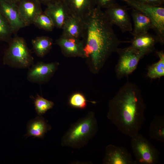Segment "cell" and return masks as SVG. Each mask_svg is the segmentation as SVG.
I'll return each instance as SVG.
<instances>
[{
    "instance_id": "obj_25",
    "label": "cell",
    "mask_w": 164,
    "mask_h": 164,
    "mask_svg": "<svg viewBox=\"0 0 164 164\" xmlns=\"http://www.w3.org/2000/svg\"><path fill=\"white\" fill-rule=\"evenodd\" d=\"M13 34L10 25L0 12V40L9 43Z\"/></svg>"
},
{
    "instance_id": "obj_28",
    "label": "cell",
    "mask_w": 164,
    "mask_h": 164,
    "mask_svg": "<svg viewBox=\"0 0 164 164\" xmlns=\"http://www.w3.org/2000/svg\"><path fill=\"white\" fill-rule=\"evenodd\" d=\"M142 3L155 6H163L164 0H137Z\"/></svg>"
},
{
    "instance_id": "obj_24",
    "label": "cell",
    "mask_w": 164,
    "mask_h": 164,
    "mask_svg": "<svg viewBox=\"0 0 164 164\" xmlns=\"http://www.w3.org/2000/svg\"><path fill=\"white\" fill-rule=\"evenodd\" d=\"M35 109L38 115H42L54 105L52 101H48L37 94L34 99Z\"/></svg>"
},
{
    "instance_id": "obj_30",
    "label": "cell",
    "mask_w": 164,
    "mask_h": 164,
    "mask_svg": "<svg viewBox=\"0 0 164 164\" xmlns=\"http://www.w3.org/2000/svg\"><path fill=\"white\" fill-rule=\"evenodd\" d=\"M4 1L5 2L17 4L20 0H0Z\"/></svg>"
},
{
    "instance_id": "obj_19",
    "label": "cell",
    "mask_w": 164,
    "mask_h": 164,
    "mask_svg": "<svg viewBox=\"0 0 164 164\" xmlns=\"http://www.w3.org/2000/svg\"><path fill=\"white\" fill-rule=\"evenodd\" d=\"M51 127L46 122L42 115H39L30 120L27 126V136H33L43 138Z\"/></svg>"
},
{
    "instance_id": "obj_22",
    "label": "cell",
    "mask_w": 164,
    "mask_h": 164,
    "mask_svg": "<svg viewBox=\"0 0 164 164\" xmlns=\"http://www.w3.org/2000/svg\"><path fill=\"white\" fill-rule=\"evenodd\" d=\"M156 53L159 60L157 62L149 66L147 76L151 79L160 78L164 76V53L157 51Z\"/></svg>"
},
{
    "instance_id": "obj_7",
    "label": "cell",
    "mask_w": 164,
    "mask_h": 164,
    "mask_svg": "<svg viewBox=\"0 0 164 164\" xmlns=\"http://www.w3.org/2000/svg\"><path fill=\"white\" fill-rule=\"evenodd\" d=\"M119 59L115 68L116 77L118 79L128 76L136 69L140 60L144 55L131 45L118 48L116 50Z\"/></svg>"
},
{
    "instance_id": "obj_14",
    "label": "cell",
    "mask_w": 164,
    "mask_h": 164,
    "mask_svg": "<svg viewBox=\"0 0 164 164\" xmlns=\"http://www.w3.org/2000/svg\"><path fill=\"white\" fill-rule=\"evenodd\" d=\"M63 53L68 56L84 57L81 39L62 35L56 40Z\"/></svg>"
},
{
    "instance_id": "obj_26",
    "label": "cell",
    "mask_w": 164,
    "mask_h": 164,
    "mask_svg": "<svg viewBox=\"0 0 164 164\" xmlns=\"http://www.w3.org/2000/svg\"><path fill=\"white\" fill-rule=\"evenodd\" d=\"M69 103L73 107L83 109L86 106L87 101L83 95L80 93H77L71 97Z\"/></svg>"
},
{
    "instance_id": "obj_1",
    "label": "cell",
    "mask_w": 164,
    "mask_h": 164,
    "mask_svg": "<svg viewBox=\"0 0 164 164\" xmlns=\"http://www.w3.org/2000/svg\"><path fill=\"white\" fill-rule=\"evenodd\" d=\"M83 22L81 40L84 57L91 59L97 71L109 56L116 51L121 42L101 8L96 6Z\"/></svg>"
},
{
    "instance_id": "obj_12",
    "label": "cell",
    "mask_w": 164,
    "mask_h": 164,
    "mask_svg": "<svg viewBox=\"0 0 164 164\" xmlns=\"http://www.w3.org/2000/svg\"><path fill=\"white\" fill-rule=\"evenodd\" d=\"M0 12L5 19L15 35L21 28L26 26L19 15L17 5L0 0Z\"/></svg>"
},
{
    "instance_id": "obj_13",
    "label": "cell",
    "mask_w": 164,
    "mask_h": 164,
    "mask_svg": "<svg viewBox=\"0 0 164 164\" xmlns=\"http://www.w3.org/2000/svg\"><path fill=\"white\" fill-rule=\"evenodd\" d=\"M52 21L55 27L62 29L66 20L71 15L63 1L49 4L44 12Z\"/></svg>"
},
{
    "instance_id": "obj_5",
    "label": "cell",
    "mask_w": 164,
    "mask_h": 164,
    "mask_svg": "<svg viewBox=\"0 0 164 164\" xmlns=\"http://www.w3.org/2000/svg\"><path fill=\"white\" fill-rule=\"evenodd\" d=\"M131 146L135 164H158L160 152L151 143L138 133L131 137Z\"/></svg>"
},
{
    "instance_id": "obj_9",
    "label": "cell",
    "mask_w": 164,
    "mask_h": 164,
    "mask_svg": "<svg viewBox=\"0 0 164 164\" xmlns=\"http://www.w3.org/2000/svg\"><path fill=\"white\" fill-rule=\"evenodd\" d=\"M56 63H45L39 62L30 67L27 74V79L30 82L43 83L47 81L55 71Z\"/></svg>"
},
{
    "instance_id": "obj_15",
    "label": "cell",
    "mask_w": 164,
    "mask_h": 164,
    "mask_svg": "<svg viewBox=\"0 0 164 164\" xmlns=\"http://www.w3.org/2000/svg\"><path fill=\"white\" fill-rule=\"evenodd\" d=\"M70 14L84 21L96 7L94 0H63Z\"/></svg>"
},
{
    "instance_id": "obj_18",
    "label": "cell",
    "mask_w": 164,
    "mask_h": 164,
    "mask_svg": "<svg viewBox=\"0 0 164 164\" xmlns=\"http://www.w3.org/2000/svg\"><path fill=\"white\" fill-rule=\"evenodd\" d=\"M84 22L70 15L66 20L62 28V34L81 39L84 30Z\"/></svg>"
},
{
    "instance_id": "obj_27",
    "label": "cell",
    "mask_w": 164,
    "mask_h": 164,
    "mask_svg": "<svg viewBox=\"0 0 164 164\" xmlns=\"http://www.w3.org/2000/svg\"><path fill=\"white\" fill-rule=\"evenodd\" d=\"M96 6L106 9L116 3V0H94Z\"/></svg>"
},
{
    "instance_id": "obj_16",
    "label": "cell",
    "mask_w": 164,
    "mask_h": 164,
    "mask_svg": "<svg viewBox=\"0 0 164 164\" xmlns=\"http://www.w3.org/2000/svg\"><path fill=\"white\" fill-rule=\"evenodd\" d=\"M130 42L131 46L145 56L154 51L155 44L159 41L156 35L148 32L133 36Z\"/></svg>"
},
{
    "instance_id": "obj_23",
    "label": "cell",
    "mask_w": 164,
    "mask_h": 164,
    "mask_svg": "<svg viewBox=\"0 0 164 164\" xmlns=\"http://www.w3.org/2000/svg\"><path fill=\"white\" fill-rule=\"evenodd\" d=\"M33 24L39 28L47 31H51L55 27L51 19L44 12L36 17Z\"/></svg>"
},
{
    "instance_id": "obj_29",
    "label": "cell",
    "mask_w": 164,
    "mask_h": 164,
    "mask_svg": "<svg viewBox=\"0 0 164 164\" xmlns=\"http://www.w3.org/2000/svg\"><path fill=\"white\" fill-rule=\"evenodd\" d=\"M41 4L47 5L49 4L54 3L63 0H38Z\"/></svg>"
},
{
    "instance_id": "obj_4",
    "label": "cell",
    "mask_w": 164,
    "mask_h": 164,
    "mask_svg": "<svg viewBox=\"0 0 164 164\" xmlns=\"http://www.w3.org/2000/svg\"><path fill=\"white\" fill-rule=\"evenodd\" d=\"M9 46L3 57L5 65L20 69L29 68L33 64L34 59L25 40L15 36L8 43Z\"/></svg>"
},
{
    "instance_id": "obj_11",
    "label": "cell",
    "mask_w": 164,
    "mask_h": 164,
    "mask_svg": "<svg viewBox=\"0 0 164 164\" xmlns=\"http://www.w3.org/2000/svg\"><path fill=\"white\" fill-rule=\"evenodd\" d=\"M38 0H20L16 4L23 22L26 26L33 23L36 17L43 12Z\"/></svg>"
},
{
    "instance_id": "obj_17",
    "label": "cell",
    "mask_w": 164,
    "mask_h": 164,
    "mask_svg": "<svg viewBox=\"0 0 164 164\" xmlns=\"http://www.w3.org/2000/svg\"><path fill=\"white\" fill-rule=\"evenodd\" d=\"M131 15L134 25L132 32L133 36L148 32L150 29H153L152 20L144 13L132 9Z\"/></svg>"
},
{
    "instance_id": "obj_6",
    "label": "cell",
    "mask_w": 164,
    "mask_h": 164,
    "mask_svg": "<svg viewBox=\"0 0 164 164\" xmlns=\"http://www.w3.org/2000/svg\"><path fill=\"white\" fill-rule=\"evenodd\" d=\"M132 9L145 14L151 19L159 42L164 43V8L141 2L137 0H122Z\"/></svg>"
},
{
    "instance_id": "obj_10",
    "label": "cell",
    "mask_w": 164,
    "mask_h": 164,
    "mask_svg": "<svg viewBox=\"0 0 164 164\" xmlns=\"http://www.w3.org/2000/svg\"><path fill=\"white\" fill-rule=\"evenodd\" d=\"M104 164H135L131 153L125 148L112 144L106 148Z\"/></svg>"
},
{
    "instance_id": "obj_21",
    "label": "cell",
    "mask_w": 164,
    "mask_h": 164,
    "mask_svg": "<svg viewBox=\"0 0 164 164\" xmlns=\"http://www.w3.org/2000/svg\"><path fill=\"white\" fill-rule=\"evenodd\" d=\"M33 49L38 57H42L47 53L52 48L53 40L47 36L36 37L32 40Z\"/></svg>"
},
{
    "instance_id": "obj_8",
    "label": "cell",
    "mask_w": 164,
    "mask_h": 164,
    "mask_svg": "<svg viewBox=\"0 0 164 164\" xmlns=\"http://www.w3.org/2000/svg\"><path fill=\"white\" fill-rule=\"evenodd\" d=\"M104 12L113 26H117L123 32L132 31V25L126 8L116 3Z\"/></svg>"
},
{
    "instance_id": "obj_3",
    "label": "cell",
    "mask_w": 164,
    "mask_h": 164,
    "mask_svg": "<svg viewBox=\"0 0 164 164\" xmlns=\"http://www.w3.org/2000/svg\"><path fill=\"white\" fill-rule=\"evenodd\" d=\"M98 124L94 113L89 112L86 116L72 125L63 137V146L80 149L85 146L97 134Z\"/></svg>"
},
{
    "instance_id": "obj_2",
    "label": "cell",
    "mask_w": 164,
    "mask_h": 164,
    "mask_svg": "<svg viewBox=\"0 0 164 164\" xmlns=\"http://www.w3.org/2000/svg\"><path fill=\"white\" fill-rule=\"evenodd\" d=\"M146 107L139 87L128 81L109 101L107 116L120 132L131 137L141 129Z\"/></svg>"
},
{
    "instance_id": "obj_20",
    "label": "cell",
    "mask_w": 164,
    "mask_h": 164,
    "mask_svg": "<svg viewBox=\"0 0 164 164\" xmlns=\"http://www.w3.org/2000/svg\"><path fill=\"white\" fill-rule=\"evenodd\" d=\"M149 133L150 138L164 142V115L154 117L150 124Z\"/></svg>"
}]
</instances>
